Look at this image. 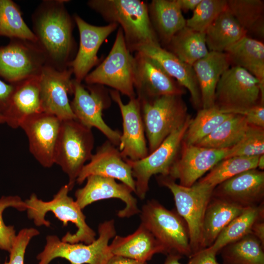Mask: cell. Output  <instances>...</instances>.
I'll use <instances>...</instances> for the list:
<instances>
[{"label": "cell", "instance_id": "6da1fadb", "mask_svg": "<svg viewBox=\"0 0 264 264\" xmlns=\"http://www.w3.org/2000/svg\"><path fill=\"white\" fill-rule=\"evenodd\" d=\"M68 1L42 0L31 16L36 44L46 65L61 70L69 68L77 50L73 35L75 22L65 5Z\"/></svg>", "mask_w": 264, "mask_h": 264}, {"label": "cell", "instance_id": "7a4b0ae2", "mask_svg": "<svg viewBox=\"0 0 264 264\" xmlns=\"http://www.w3.org/2000/svg\"><path fill=\"white\" fill-rule=\"evenodd\" d=\"M87 4L109 23L120 25L131 53L142 45L160 44L150 21L148 5L144 1L90 0Z\"/></svg>", "mask_w": 264, "mask_h": 264}, {"label": "cell", "instance_id": "3957f363", "mask_svg": "<svg viewBox=\"0 0 264 264\" xmlns=\"http://www.w3.org/2000/svg\"><path fill=\"white\" fill-rule=\"evenodd\" d=\"M70 191L68 184H66L48 201L40 199L36 194H32L25 201L27 216L33 220L36 226L49 227L50 222L45 220V217L47 212H51L63 222L64 226H66L70 222L77 227L75 233L67 232L62 238V241L70 243H91L96 240V233L87 223L82 209L76 201L68 195Z\"/></svg>", "mask_w": 264, "mask_h": 264}, {"label": "cell", "instance_id": "277c9868", "mask_svg": "<svg viewBox=\"0 0 264 264\" xmlns=\"http://www.w3.org/2000/svg\"><path fill=\"white\" fill-rule=\"evenodd\" d=\"M139 100L150 154L191 116L181 95Z\"/></svg>", "mask_w": 264, "mask_h": 264}, {"label": "cell", "instance_id": "5b68a950", "mask_svg": "<svg viewBox=\"0 0 264 264\" xmlns=\"http://www.w3.org/2000/svg\"><path fill=\"white\" fill-rule=\"evenodd\" d=\"M98 230V238L87 244L70 243L56 235H48L44 249L37 256L38 264H49L57 258L65 259L70 264H105L112 255L109 242L116 234L114 220L100 223Z\"/></svg>", "mask_w": 264, "mask_h": 264}, {"label": "cell", "instance_id": "8992f818", "mask_svg": "<svg viewBox=\"0 0 264 264\" xmlns=\"http://www.w3.org/2000/svg\"><path fill=\"white\" fill-rule=\"evenodd\" d=\"M94 137L92 129L76 119L62 121L54 162L68 177L71 190L83 168L92 155Z\"/></svg>", "mask_w": 264, "mask_h": 264}, {"label": "cell", "instance_id": "52a82bcc", "mask_svg": "<svg viewBox=\"0 0 264 264\" xmlns=\"http://www.w3.org/2000/svg\"><path fill=\"white\" fill-rule=\"evenodd\" d=\"M139 214L141 223L162 245L166 255L176 253L191 258L188 228L176 211L151 199L143 205Z\"/></svg>", "mask_w": 264, "mask_h": 264}, {"label": "cell", "instance_id": "ba28073f", "mask_svg": "<svg viewBox=\"0 0 264 264\" xmlns=\"http://www.w3.org/2000/svg\"><path fill=\"white\" fill-rule=\"evenodd\" d=\"M134 57L129 50L120 27L113 46L104 61L84 79L87 85L109 86L128 96L136 97L134 88Z\"/></svg>", "mask_w": 264, "mask_h": 264}, {"label": "cell", "instance_id": "9c48e42d", "mask_svg": "<svg viewBox=\"0 0 264 264\" xmlns=\"http://www.w3.org/2000/svg\"><path fill=\"white\" fill-rule=\"evenodd\" d=\"M157 180L173 195L176 211L184 220L188 228L193 256L201 250L203 218L214 189L197 182L191 187H184L177 184L168 176L159 175Z\"/></svg>", "mask_w": 264, "mask_h": 264}, {"label": "cell", "instance_id": "30bf717a", "mask_svg": "<svg viewBox=\"0 0 264 264\" xmlns=\"http://www.w3.org/2000/svg\"><path fill=\"white\" fill-rule=\"evenodd\" d=\"M264 105V91L259 80L245 69L231 66L221 75L216 88L214 106L224 113Z\"/></svg>", "mask_w": 264, "mask_h": 264}, {"label": "cell", "instance_id": "8fae6325", "mask_svg": "<svg viewBox=\"0 0 264 264\" xmlns=\"http://www.w3.org/2000/svg\"><path fill=\"white\" fill-rule=\"evenodd\" d=\"M191 119L190 116L182 126L171 133L158 148L145 158L135 161L124 159L131 168L135 180V194L140 199L145 198L153 176L169 175L172 166L179 156L183 137Z\"/></svg>", "mask_w": 264, "mask_h": 264}, {"label": "cell", "instance_id": "7c38bea8", "mask_svg": "<svg viewBox=\"0 0 264 264\" xmlns=\"http://www.w3.org/2000/svg\"><path fill=\"white\" fill-rule=\"evenodd\" d=\"M73 79V98L70 102L75 119L84 126L100 131L114 145L118 146L121 132L111 129L103 118V111L111 103L110 96L102 85L87 86Z\"/></svg>", "mask_w": 264, "mask_h": 264}, {"label": "cell", "instance_id": "4fadbf2b", "mask_svg": "<svg viewBox=\"0 0 264 264\" xmlns=\"http://www.w3.org/2000/svg\"><path fill=\"white\" fill-rule=\"evenodd\" d=\"M45 58L35 43L11 39L0 46V77L10 84L40 75Z\"/></svg>", "mask_w": 264, "mask_h": 264}, {"label": "cell", "instance_id": "5bb4252c", "mask_svg": "<svg viewBox=\"0 0 264 264\" xmlns=\"http://www.w3.org/2000/svg\"><path fill=\"white\" fill-rule=\"evenodd\" d=\"M72 74L70 67L61 70L47 65L44 66L39 76L43 112L61 121L75 119L68 99V95L73 94Z\"/></svg>", "mask_w": 264, "mask_h": 264}, {"label": "cell", "instance_id": "9a60e30c", "mask_svg": "<svg viewBox=\"0 0 264 264\" xmlns=\"http://www.w3.org/2000/svg\"><path fill=\"white\" fill-rule=\"evenodd\" d=\"M109 93L118 106L122 118L123 132L118 145L122 156L132 161L145 158L149 150L139 99L131 98L125 104L119 92L110 89Z\"/></svg>", "mask_w": 264, "mask_h": 264}, {"label": "cell", "instance_id": "2e32d148", "mask_svg": "<svg viewBox=\"0 0 264 264\" xmlns=\"http://www.w3.org/2000/svg\"><path fill=\"white\" fill-rule=\"evenodd\" d=\"M62 121L41 112L26 118L21 124L28 139L30 153L44 168L54 164V155Z\"/></svg>", "mask_w": 264, "mask_h": 264}, {"label": "cell", "instance_id": "e0dca14e", "mask_svg": "<svg viewBox=\"0 0 264 264\" xmlns=\"http://www.w3.org/2000/svg\"><path fill=\"white\" fill-rule=\"evenodd\" d=\"M229 149H215L187 145L182 142L178 157L167 176L179 185H193L218 162L224 159Z\"/></svg>", "mask_w": 264, "mask_h": 264}, {"label": "cell", "instance_id": "ac0fdd59", "mask_svg": "<svg viewBox=\"0 0 264 264\" xmlns=\"http://www.w3.org/2000/svg\"><path fill=\"white\" fill-rule=\"evenodd\" d=\"M134 88L139 100L166 95L182 96L186 89L168 75L154 60L136 52Z\"/></svg>", "mask_w": 264, "mask_h": 264}, {"label": "cell", "instance_id": "d6986e66", "mask_svg": "<svg viewBox=\"0 0 264 264\" xmlns=\"http://www.w3.org/2000/svg\"><path fill=\"white\" fill-rule=\"evenodd\" d=\"M73 18L79 33V46L76 55L70 63L74 79L80 83L92 67L100 62L97 53L106 38L118 26L116 23L105 26H96L88 23L77 14Z\"/></svg>", "mask_w": 264, "mask_h": 264}, {"label": "cell", "instance_id": "ffe728a7", "mask_svg": "<svg viewBox=\"0 0 264 264\" xmlns=\"http://www.w3.org/2000/svg\"><path fill=\"white\" fill-rule=\"evenodd\" d=\"M86 180L85 185L75 193V201L82 209L95 201L114 198L121 199L126 204L124 209L118 212L119 217L130 218L140 213L137 200L132 195L133 192L125 184L98 175L89 176Z\"/></svg>", "mask_w": 264, "mask_h": 264}, {"label": "cell", "instance_id": "44dd1931", "mask_svg": "<svg viewBox=\"0 0 264 264\" xmlns=\"http://www.w3.org/2000/svg\"><path fill=\"white\" fill-rule=\"evenodd\" d=\"M212 197L243 208L257 206L264 197V172L257 169L242 172L214 188Z\"/></svg>", "mask_w": 264, "mask_h": 264}, {"label": "cell", "instance_id": "7402d4cb", "mask_svg": "<svg viewBox=\"0 0 264 264\" xmlns=\"http://www.w3.org/2000/svg\"><path fill=\"white\" fill-rule=\"evenodd\" d=\"M91 175L118 179L135 193V180L130 166L122 156L116 146L108 140L98 147L89 162L83 168L76 182L81 184Z\"/></svg>", "mask_w": 264, "mask_h": 264}, {"label": "cell", "instance_id": "603a6c76", "mask_svg": "<svg viewBox=\"0 0 264 264\" xmlns=\"http://www.w3.org/2000/svg\"><path fill=\"white\" fill-rule=\"evenodd\" d=\"M136 52L144 54L157 63L168 75L188 90L194 107L198 110L202 108L200 90L192 66L180 60L160 44L142 45Z\"/></svg>", "mask_w": 264, "mask_h": 264}, {"label": "cell", "instance_id": "cb8c5ba5", "mask_svg": "<svg viewBox=\"0 0 264 264\" xmlns=\"http://www.w3.org/2000/svg\"><path fill=\"white\" fill-rule=\"evenodd\" d=\"M39 76L13 85L7 108L2 114L5 124L13 129L20 128L27 117L43 112L40 93Z\"/></svg>", "mask_w": 264, "mask_h": 264}, {"label": "cell", "instance_id": "d4e9b609", "mask_svg": "<svg viewBox=\"0 0 264 264\" xmlns=\"http://www.w3.org/2000/svg\"><path fill=\"white\" fill-rule=\"evenodd\" d=\"M232 66L225 52L209 51L192 66L198 84L202 109L214 106L215 90L221 75Z\"/></svg>", "mask_w": 264, "mask_h": 264}, {"label": "cell", "instance_id": "484cf974", "mask_svg": "<svg viewBox=\"0 0 264 264\" xmlns=\"http://www.w3.org/2000/svg\"><path fill=\"white\" fill-rule=\"evenodd\" d=\"M109 247L112 255L146 263L155 254H166L162 245L141 223L133 233L115 236Z\"/></svg>", "mask_w": 264, "mask_h": 264}, {"label": "cell", "instance_id": "4316f807", "mask_svg": "<svg viewBox=\"0 0 264 264\" xmlns=\"http://www.w3.org/2000/svg\"><path fill=\"white\" fill-rule=\"evenodd\" d=\"M149 17L160 44L165 46L186 26V20L176 0H153L148 5Z\"/></svg>", "mask_w": 264, "mask_h": 264}, {"label": "cell", "instance_id": "83f0119b", "mask_svg": "<svg viewBox=\"0 0 264 264\" xmlns=\"http://www.w3.org/2000/svg\"><path fill=\"white\" fill-rule=\"evenodd\" d=\"M245 209L212 197L203 218L201 250L211 246L222 230Z\"/></svg>", "mask_w": 264, "mask_h": 264}, {"label": "cell", "instance_id": "f1b7e54d", "mask_svg": "<svg viewBox=\"0 0 264 264\" xmlns=\"http://www.w3.org/2000/svg\"><path fill=\"white\" fill-rule=\"evenodd\" d=\"M225 52L232 66L242 67L260 82L264 91V44L247 35L228 48Z\"/></svg>", "mask_w": 264, "mask_h": 264}, {"label": "cell", "instance_id": "f546056e", "mask_svg": "<svg viewBox=\"0 0 264 264\" xmlns=\"http://www.w3.org/2000/svg\"><path fill=\"white\" fill-rule=\"evenodd\" d=\"M204 33L209 51L218 52H224L247 35L227 8L216 18Z\"/></svg>", "mask_w": 264, "mask_h": 264}, {"label": "cell", "instance_id": "4dcf8cb0", "mask_svg": "<svg viewBox=\"0 0 264 264\" xmlns=\"http://www.w3.org/2000/svg\"><path fill=\"white\" fill-rule=\"evenodd\" d=\"M164 46V48L191 66L209 52L205 33L195 31L187 26L177 32Z\"/></svg>", "mask_w": 264, "mask_h": 264}, {"label": "cell", "instance_id": "1f68e13d", "mask_svg": "<svg viewBox=\"0 0 264 264\" xmlns=\"http://www.w3.org/2000/svg\"><path fill=\"white\" fill-rule=\"evenodd\" d=\"M249 125L244 116L232 114L195 145L215 149H229L241 140Z\"/></svg>", "mask_w": 264, "mask_h": 264}, {"label": "cell", "instance_id": "d6a6232c", "mask_svg": "<svg viewBox=\"0 0 264 264\" xmlns=\"http://www.w3.org/2000/svg\"><path fill=\"white\" fill-rule=\"evenodd\" d=\"M264 216L263 202L246 208L222 230L213 244L207 248L217 254L225 246L251 233L253 225L264 219Z\"/></svg>", "mask_w": 264, "mask_h": 264}, {"label": "cell", "instance_id": "836d02e7", "mask_svg": "<svg viewBox=\"0 0 264 264\" xmlns=\"http://www.w3.org/2000/svg\"><path fill=\"white\" fill-rule=\"evenodd\" d=\"M227 8L248 33L264 37V2L262 0H228Z\"/></svg>", "mask_w": 264, "mask_h": 264}, {"label": "cell", "instance_id": "e575fe53", "mask_svg": "<svg viewBox=\"0 0 264 264\" xmlns=\"http://www.w3.org/2000/svg\"><path fill=\"white\" fill-rule=\"evenodd\" d=\"M221 250L225 264H264V246L251 233Z\"/></svg>", "mask_w": 264, "mask_h": 264}, {"label": "cell", "instance_id": "d590c367", "mask_svg": "<svg viewBox=\"0 0 264 264\" xmlns=\"http://www.w3.org/2000/svg\"><path fill=\"white\" fill-rule=\"evenodd\" d=\"M0 36L36 42L32 30L23 19L20 7L12 0H0Z\"/></svg>", "mask_w": 264, "mask_h": 264}, {"label": "cell", "instance_id": "8d00e7d4", "mask_svg": "<svg viewBox=\"0 0 264 264\" xmlns=\"http://www.w3.org/2000/svg\"><path fill=\"white\" fill-rule=\"evenodd\" d=\"M259 156H233L218 162L198 183L214 189L223 181L246 171L257 168Z\"/></svg>", "mask_w": 264, "mask_h": 264}, {"label": "cell", "instance_id": "74e56055", "mask_svg": "<svg viewBox=\"0 0 264 264\" xmlns=\"http://www.w3.org/2000/svg\"><path fill=\"white\" fill-rule=\"evenodd\" d=\"M232 114L224 113L215 106L199 109L195 117L191 118L182 142L197 144Z\"/></svg>", "mask_w": 264, "mask_h": 264}, {"label": "cell", "instance_id": "f35d334b", "mask_svg": "<svg viewBox=\"0 0 264 264\" xmlns=\"http://www.w3.org/2000/svg\"><path fill=\"white\" fill-rule=\"evenodd\" d=\"M226 9V0H201L193 11V15L186 20V26L204 33L216 18Z\"/></svg>", "mask_w": 264, "mask_h": 264}, {"label": "cell", "instance_id": "ab89813d", "mask_svg": "<svg viewBox=\"0 0 264 264\" xmlns=\"http://www.w3.org/2000/svg\"><path fill=\"white\" fill-rule=\"evenodd\" d=\"M264 154V128L249 125L241 140L229 149L225 158L233 156H259Z\"/></svg>", "mask_w": 264, "mask_h": 264}, {"label": "cell", "instance_id": "60d3db41", "mask_svg": "<svg viewBox=\"0 0 264 264\" xmlns=\"http://www.w3.org/2000/svg\"><path fill=\"white\" fill-rule=\"evenodd\" d=\"M8 207L23 211L26 210L27 205L18 196H2L0 198V249L9 252L17 235L14 227L6 225L3 220L2 213Z\"/></svg>", "mask_w": 264, "mask_h": 264}, {"label": "cell", "instance_id": "b9f144b4", "mask_svg": "<svg viewBox=\"0 0 264 264\" xmlns=\"http://www.w3.org/2000/svg\"><path fill=\"white\" fill-rule=\"evenodd\" d=\"M39 231L34 228H24L16 235L11 250L9 260L3 264H24V255L30 240L39 234Z\"/></svg>", "mask_w": 264, "mask_h": 264}, {"label": "cell", "instance_id": "7bdbcfd3", "mask_svg": "<svg viewBox=\"0 0 264 264\" xmlns=\"http://www.w3.org/2000/svg\"><path fill=\"white\" fill-rule=\"evenodd\" d=\"M234 114L244 116L249 124L264 128V105L260 104Z\"/></svg>", "mask_w": 264, "mask_h": 264}, {"label": "cell", "instance_id": "ee69618b", "mask_svg": "<svg viewBox=\"0 0 264 264\" xmlns=\"http://www.w3.org/2000/svg\"><path fill=\"white\" fill-rule=\"evenodd\" d=\"M216 255L207 248L202 249L191 257L192 264H220L217 261Z\"/></svg>", "mask_w": 264, "mask_h": 264}, {"label": "cell", "instance_id": "f6af8a7d", "mask_svg": "<svg viewBox=\"0 0 264 264\" xmlns=\"http://www.w3.org/2000/svg\"><path fill=\"white\" fill-rule=\"evenodd\" d=\"M13 89V85L7 83L0 79V113L5 110Z\"/></svg>", "mask_w": 264, "mask_h": 264}, {"label": "cell", "instance_id": "bcb514c9", "mask_svg": "<svg viewBox=\"0 0 264 264\" xmlns=\"http://www.w3.org/2000/svg\"><path fill=\"white\" fill-rule=\"evenodd\" d=\"M251 233L257 238L264 246V219L256 221L253 225Z\"/></svg>", "mask_w": 264, "mask_h": 264}, {"label": "cell", "instance_id": "7dc6e473", "mask_svg": "<svg viewBox=\"0 0 264 264\" xmlns=\"http://www.w3.org/2000/svg\"><path fill=\"white\" fill-rule=\"evenodd\" d=\"M105 264H147V263L121 256L112 255Z\"/></svg>", "mask_w": 264, "mask_h": 264}, {"label": "cell", "instance_id": "c3c4849f", "mask_svg": "<svg viewBox=\"0 0 264 264\" xmlns=\"http://www.w3.org/2000/svg\"><path fill=\"white\" fill-rule=\"evenodd\" d=\"M201 0H176L181 11H194Z\"/></svg>", "mask_w": 264, "mask_h": 264}, {"label": "cell", "instance_id": "681fc988", "mask_svg": "<svg viewBox=\"0 0 264 264\" xmlns=\"http://www.w3.org/2000/svg\"><path fill=\"white\" fill-rule=\"evenodd\" d=\"M182 258V256L176 254L170 253L167 255V258L164 264H182L179 261ZM193 260L190 258L189 262L186 264H192Z\"/></svg>", "mask_w": 264, "mask_h": 264}, {"label": "cell", "instance_id": "f907efd6", "mask_svg": "<svg viewBox=\"0 0 264 264\" xmlns=\"http://www.w3.org/2000/svg\"><path fill=\"white\" fill-rule=\"evenodd\" d=\"M257 168L259 170L263 171L264 169V154L259 156Z\"/></svg>", "mask_w": 264, "mask_h": 264}, {"label": "cell", "instance_id": "816d5d0a", "mask_svg": "<svg viewBox=\"0 0 264 264\" xmlns=\"http://www.w3.org/2000/svg\"><path fill=\"white\" fill-rule=\"evenodd\" d=\"M5 124V119L2 114L0 113V125Z\"/></svg>", "mask_w": 264, "mask_h": 264}]
</instances>
